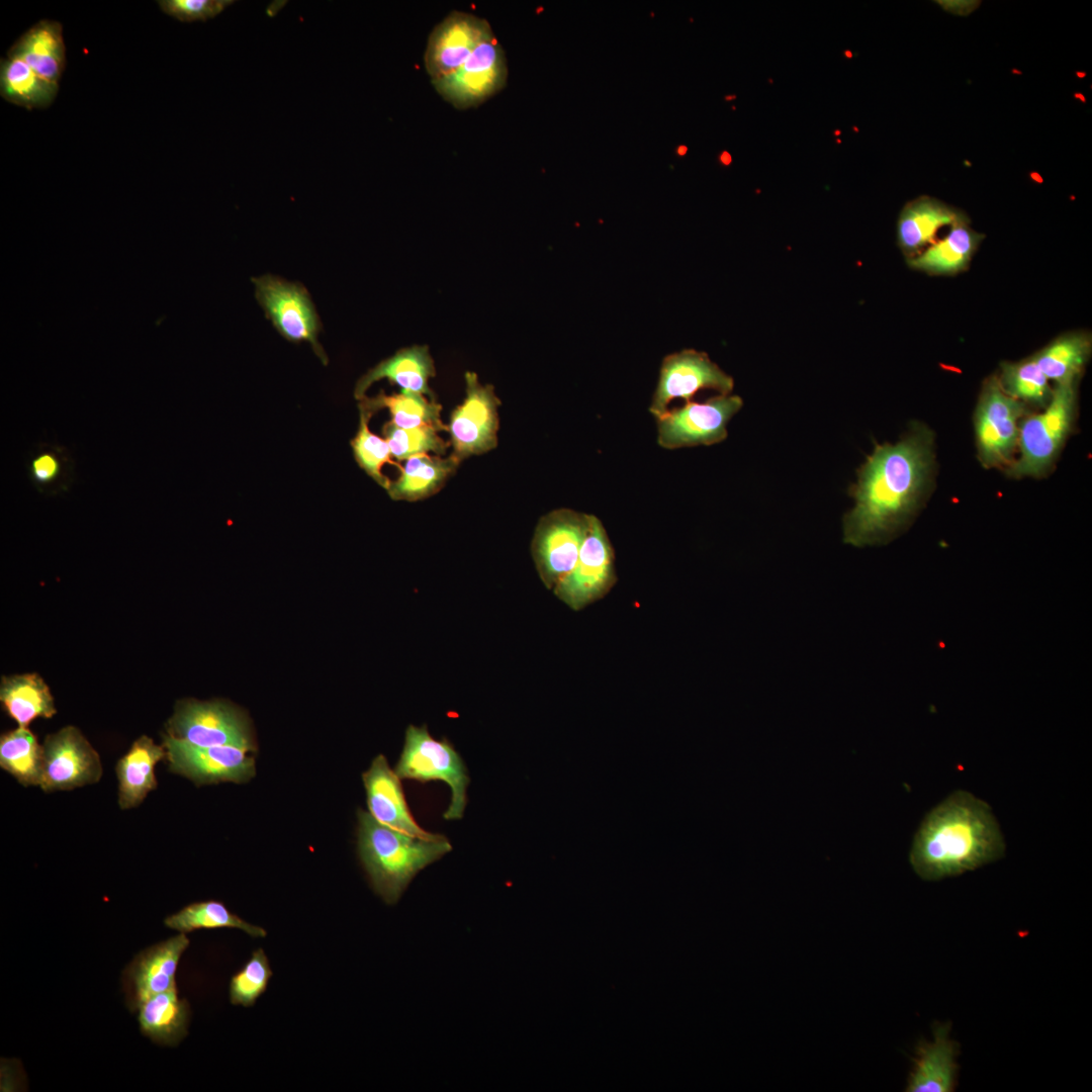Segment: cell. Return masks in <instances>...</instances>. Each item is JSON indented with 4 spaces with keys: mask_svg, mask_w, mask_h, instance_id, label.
I'll use <instances>...</instances> for the list:
<instances>
[{
    "mask_svg": "<svg viewBox=\"0 0 1092 1092\" xmlns=\"http://www.w3.org/2000/svg\"><path fill=\"white\" fill-rule=\"evenodd\" d=\"M934 463L933 433L920 423L895 444H876L849 487L855 503L842 520L844 543L882 545L904 532L929 492Z\"/></svg>",
    "mask_w": 1092,
    "mask_h": 1092,
    "instance_id": "6da1fadb",
    "label": "cell"
},
{
    "mask_svg": "<svg viewBox=\"0 0 1092 1092\" xmlns=\"http://www.w3.org/2000/svg\"><path fill=\"white\" fill-rule=\"evenodd\" d=\"M1005 848L991 807L970 792L957 790L921 821L909 861L922 880L938 881L995 861Z\"/></svg>",
    "mask_w": 1092,
    "mask_h": 1092,
    "instance_id": "7a4b0ae2",
    "label": "cell"
},
{
    "mask_svg": "<svg viewBox=\"0 0 1092 1092\" xmlns=\"http://www.w3.org/2000/svg\"><path fill=\"white\" fill-rule=\"evenodd\" d=\"M452 850L443 836H411L358 811V854L374 892L386 904H395L413 879L427 866Z\"/></svg>",
    "mask_w": 1092,
    "mask_h": 1092,
    "instance_id": "3957f363",
    "label": "cell"
},
{
    "mask_svg": "<svg viewBox=\"0 0 1092 1092\" xmlns=\"http://www.w3.org/2000/svg\"><path fill=\"white\" fill-rule=\"evenodd\" d=\"M1076 382L1056 385L1049 404L1039 414L1025 416L1019 425V454L1005 468L1013 478L1048 474L1076 420Z\"/></svg>",
    "mask_w": 1092,
    "mask_h": 1092,
    "instance_id": "277c9868",
    "label": "cell"
},
{
    "mask_svg": "<svg viewBox=\"0 0 1092 1092\" xmlns=\"http://www.w3.org/2000/svg\"><path fill=\"white\" fill-rule=\"evenodd\" d=\"M394 772L400 780L447 783L452 796L443 817L446 820L463 817L467 804L466 789L470 782L465 763L447 739H434L426 725L407 727Z\"/></svg>",
    "mask_w": 1092,
    "mask_h": 1092,
    "instance_id": "5b68a950",
    "label": "cell"
},
{
    "mask_svg": "<svg viewBox=\"0 0 1092 1092\" xmlns=\"http://www.w3.org/2000/svg\"><path fill=\"white\" fill-rule=\"evenodd\" d=\"M1026 404L1008 395L998 377L983 384L974 417L978 459L985 468H1006L1014 459Z\"/></svg>",
    "mask_w": 1092,
    "mask_h": 1092,
    "instance_id": "8992f818",
    "label": "cell"
},
{
    "mask_svg": "<svg viewBox=\"0 0 1092 1092\" xmlns=\"http://www.w3.org/2000/svg\"><path fill=\"white\" fill-rule=\"evenodd\" d=\"M168 732L172 737L197 746L233 745L256 751L246 714L221 701L179 702L168 722Z\"/></svg>",
    "mask_w": 1092,
    "mask_h": 1092,
    "instance_id": "52a82bcc",
    "label": "cell"
},
{
    "mask_svg": "<svg viewBox=\"0 0 1092 1092\" xmlns=\"http://www.w3.org/2000/svg\"><path fill=\"white\" fill-rule=\"evenodd\" d=\"M252 282L256 299L278 333L290 342H308L327 365L329 358L317 340L321 321L306 288L270 274L253 278Z\"/></svg>",
    "mask_w": 1092,
    "mask_h": 1092,
    "instance_id": "ba28073f",
    "label": "cell"
},
{
    "mask_svg": "<svg viewBox=\"0 0 1092 1092\" xmlns=\"http://www.w3.org/2000/svg\"><path fill=\"white\" fill-rule=\"evenodd\" d=\"M590 515L557 509L540 518L531 544L539 577L547 589L573 568L589 529Z\"/></svg>",
    "mask_w": 1092,
    "mask_h": 1092,
    "instance_id": "9c48e42d",
    "label": "cell"
},
{
    "mask_svg": "<svg viewBox=\"0 0 1092 1092\" xmlns=\"http://www.w3.org/2000/svg\"><path fill=\"white\" fill-rule=\"evenodd\" d=\"M738 395L719 394L703 402L688 401L656 418L657 441L666 449L713 445L724 441L727 424L739 412Z\"/></svg>",
    "mask_w": 1092,
    "mask_h": 1092,
    "instance_id": "30bf717a",
    "label": "cell"
},
{
    "mask_svg": "<svg viewBox=\"0 0 1092 1092\" xmlns=\"http://www.w3.org/2000/svg\"><path fill=\"white\" fill-rule=\"evenodd\" d=\"M616 582L614 549L600 519L590 515L578 558L553 593L571 610L579 611L603 599Z\"/></svg>",
    "mask_w": 1092,
    "mask_h": 1092,
    "instance_id": "8fae6325",
    "label": "cell"
},
{
    "mask_svg": "<svg viewBox=\"0 0 1092 1092\" xmlns=\"http://www.w3.org/2000/svg\"><path fill=\"white\" fill-rule=\"evenodd\" d=\"M465 397L450 415L448 432L451 455L459 462L486 453L497 445L500 400L490 384H481L474 372L467 371Z\"/></svg>",
    "mask_w": 1092,
    "mask_h": 1092,
    "instance_id": "7c38bea8",
    "label": "cell"
},
{
    "mask_svg": "<svg viewBox=\"0 0 1092 1092\" xmlns=\"http://www.w3.org/2000/svg\"><path fill=\"white\" fill-rule=\"evenodd\" d=\"M163 746L169 768L196 786L233 782L246 783L256 775L255 759L248 750L233 745L197 746L170 735Z\"/></svg>",
    "mask_w": 1092,
    "mask_h": 1092,
    "instance_id": "4fadbf2b",
    "label": "cell"
},
{
    "mask_svg": "<svg viewBox=\"0 0 1092 1092\" xmlns=\"http://www.w3.org/2000/svg\"><path fill=\"white\" fill-rule=\"evenodd\" d=\"M733 386V378L706 353L686 349L663 359L649 412L656 419L667 412L668 403L675 398L691 401L692 396L702 389L730 394Z\"/></svg>",
    "mask_w": 1092,
    "mask_h": 1092,
    "instance_id": "5bb4252c",
    "label": "cell"
},
{
    "mask_svg": "<svg viewBox=\"0 0 1092 1092\" xmlns=\"http://www.w3.org/2000/svg\"><path fill=\"white\" fill-rule=\"evenodd\" d=\"M508 68L502 46L491 34L453 74L433 82L437 92L458 109L476 106L506 84Z\"/></svg>",
    "mask_w": 1092,
    "mask_h": 1092,
    "instance_id": "9a60e30c",
    "label": "cell"
},
{
    "mask_svg": "<svg viewBox=\"0 0 1092 1092\" xmlns=\"http://www.w3.org/2000/svg\"><path fill=\"white\" fill-rule=\"evenodd\" d=\"M41 748L40 788L46 792L94 784L102 776L98 753L76 727L48 735Z\"/></svg>",
    "mask_w": 1092,
    "mask_h": 1092,
    "instance_id": "2e32d148",
    "label": "cell"
},
{
    "mask_svg": "<svg viewBox=\"0 0 1092 1092\" xmlns=\"http://www.w3.org/2000/svg\"><path fill=\"white\" fill-rule=\"evenodd\" d=\"M491 34L493 31L485 19L467 12L449 13L428 38L425 66L432 83L457 71Z\"/></svg>",
    "mask_w": 1092,
    "mask_h": 1092,
    "instance_id": "e0dca14e",
    "label": "cell"
},
{
    "mask_svg": "<svg viewBox=\"0 0 1092 1092\" xmlns=\"http://www.w3.org/2000/svg\"><path fill=\"white\" fill-rule=\"evenodd\" d=\"M190 940L186 933L172 936L140 951L125 967L122 978L130 1009L149 997L176 987V971Z\"/></svg>",
    "mask_w": 1092,
    "mask_h": 1092,
    "instance_id": "ac0fdd59",
    "label": "cell"
},
{
    "mask_svg": "<svg viewBox=\"0 0 1092 1092\" xmlns=\"http://www.w3.org/2000/svg\"><path fill=\"white\" fill-rule=\"evenodd\" d=\"M369 813L380 823L411 836L440 839L444 835L422 829L412 816L404 798L400 779L384 755H377L362 775Z\"/></svg>",
    "mask_w": 1092,
    "mask_h": 1092,
    "instance_id": "d6986e66",
    "label": "cell"
},
{
    "mask_svg": "<svg viewBox=\"0 0 1092 1092\" xmlns=\"http://www.w3.org/2000/svg\"><path fill=\"white\" fill-rule=\"evenodd\" d=\"M950 1023L932 1025L933 1040H920L905 1091L952 1092L957 1086L960 1044L949 1037Z\"/></svg>",
    "mask_w": 1092,
    "mask_h": 1092,
    "instance_id": "ffe728a7",
    "label": "cell"
},
{
    "mask_svg": "<svg viewBox=\"0 0 1092 1092\" xmlns=\"http://www.w3.org/2000/svg\"><path fill=\"white\" fill-rule=\"evenodd\" d=\"M436 375L434 360L428 346H411L398 350L392 356L370 368L356 382L354 397L358 400L366 396L368 388L376 381L387 379L396 384L401 391L426 394L435 399L429 381Z\"/></svg>",
    "mask_w": 1092,
    "mask_h": 1092,
    "instance_id": "44dd1931",
    "label": "cell"
},
{
    "mask_svg": "<svg viewBox=\"0 0 1092 1092\" xmlns=\"http://www.w3.org/2000/svg\"><path fill=\"white\" fill-rule=\"evenodd\" d=\"M967 215L944 202L929 196L909 201L901 210L897 223V239L902 251L909 257L931 243L938 230L951 225Z\"/></svg>",
    "mask_w": 1092,
    "mask_h": 1092,
    "instance_id": "7402d4cb",
    "label": "cell"
},
{
    "mask_svg": "<svg viewBox=\"0 0 1092 1092\" xmlns=\"http://www.w3.org/2000/svg\"><path fill=\"white\" fill-rule=\"evenodd\" d=\"M62 25L40 20L24 32L7 55L23 60L40 78L59 85L66 64Z\"/></svg>",
    "mask_w": 1092,
    "mask_h": 1092,
    "instance_id": "603a6c76",
    "label": "cell"
},
{
    "mask_svg": "<svg viewBox=\"0 0 1092 1092\" xmlns=\"http://www.w3.org/2000/svg\"><path fill=\"white\" fill-rule=\"evenodd\" d=\"M166 756L164 746L152 738L141 736L117 761L118 804L121 809L140 805L158 786L155 765Z\"/></svg>",
    "mask_w": 1092,
    "mask_h": 1092,
    "instance_id": "cb8c5ba5",
    "label": "cell"
},
{
    "mask_svg": "<svg viewBox=\"0 0 1092 1092\" xmlns=\"http://www.w3.org/2000/svg\"><path fill=\"white\" fill-rule=\"evenodd\" d=\"M136 1010L141 1032L155 1043L175 1046L188 1033L190 1007L177 988L149 997Z\"/></svg>",
    "mask_w": 1092,
    "mask_h": 1092,
    "instance_id": "d4e9b609",
    "label": "cell"
},
{
    "mask_svg": "<svg viewBox=\"0 0 1092 1092\" xmlns=\"http://www.w3.org/2000/svg\"><path fill=\"white\" fill-rule=\"evenodd\" d=\"M459 464L451 454L446 458L429 454L413 456L405 460L399 476L391 480L387 493L393 500L417 502L427 498L444 487Z\"/></svg>",
    "mask_w": 1092,
    "mask_h": 1092,
    "instance_id": "484cf974",
    "label": "cell"
},
{
    "mask_svg": "<svg viewBox=\"0 0 1092 1092\" xmlns=\"http://www.w3.org/2000/svg\"><path fill=\"white\" fill-rule=\"evenodd\" d=\"M982 239L983 235L971 229L968 219L958 220L942 240L907 262L911 268L926 273L953 274L968 266Z\"/></svg>",
    "mask_w": 1092,
    "mask_h": 1092,
    "instance_id": "4316f807",
    "label": "cell"
},
{
    "mask_svg": "<svg viewBox=\"0 0 1092 1092\" xmlns=\"http://www.w3.org/2000/svg\"><path fill=\"white\" fill-rule=\"evenodd\" d=\"M0 700L19 727H27L36 718H51L57 712L50 689L37 673L3 676Z\"/></svg>",
    "mask_w": 1092,
    "mask_h": 1092,
    "instance_id": "83f0119b",
    "label": "cell"
},
{
    "mask_svg": "<svg viewBox=\"0 0 1092 1092\" xmlns=\"http://www.w3.org/2000/svg\"><path fill=\"white\" fill-rule=\"evenodd\" d=\"M358 406L372 416L387 408L390 422L399 428L433 427L440 432H448V426L441 420V404L436 399L429 400L424 394L401 390L399 393L386 394L381 390L373 397L360 399Z\"/></svg>",
    "mask_w": 1092,
    "mask_h": 1092,
    "instance_id": "f1b7e54d",
    "label": "cell"
},
{
    "mask_svg": "<svg viewBox=\"0 0 1092 1092\" xmlns=\"http://www.w3.org/2000/svg\"><path fill=\"white\" fill-rule=\"evenodd\" d=\"M58 90V84L40 78L23 60L11 55L1 60L0 93L8 102L27 109L44 108Z\"/></svg>",
    "mask_w": 1092,
    "mask_h": 1092,
    "instance_id": "f546056e",
    "label": "cell"
},
{
    "mask_svg": "<svg viewBox=\"0 0 1092 1092\" xmlns=\"http://www.w3.org/2000/svg\"><path fill=\"white\" fill-rule=\"evenodd\" d=\"M1090 353V336L1071 333L1057 338L1033 357L1045 377L1061 385L1076 382Z\"/></svg>",
    "mask_w": 1092,
    "mask_h": 1092,
    "instance_id": "4dcf8cb0",
    "label": "cell"
},
{
    "mask_svg": "<svg viewBox=\"0 0 1092 1092\" xmlns=\"http://www.w3.org/2000/svg\"><path fill=\"white\" fill-rule=\"evenodd\" d=\"M164 924L173 930L188 933L197 929L237 928L253 937H265L264 928L251 924L215 900L194 902L167 916Z\"/></svg>",
    "mask_w": 1092,
    "mask_h": 1092,
    "instance_id": "1f68e13d",
    "label": "cell"
},
{
    "mask_svg": "<svg viewBox=\"0 0 1092 1092\" xmlns=\"http://www.w3.org/2000/svg\"><path fill=\"white\" fill-rule=\"evenodd\" d=\"M0 766L24 787H40L42 748L27 727L1 735Z\"/></svg>",
    "mask_w": 1092,
    "mask_h": 1092,
    "instance_id": "d6a6232c",
    "label": "cell"
},
{
    "mask_svg": "<svg viewBox=\"0 0 1092 1092\" xmlns=\"http://www.w3.org/2000/svg\"><path fill=\"white\" fill-rule=\"evenodd\" d=\"M998 379L1008 395L1026 405L1043 410L1053 395L1054 389L1033 356L1018 362L1002 363Z\"/></svg>",
    "mask_w": 1092,
    "mask_h": 1092,
    "instance_id": "836d02e7",
    "label": "cell"
},
{
    "mask_svg": "<svg viewBox=\"0 0 1092 1092\" xmlns=\"http://www.w3.org/2000/svg\"><path fill=\"white\" fill-rule=\"evenodd\" d=\"M358 407V431L351 440L354 458L368 476L381 487L387 489L391 480L382 473L381 469L385 463H392L389 446L384 438L370 431L368 424L372 415L364 408Z\"/></svg>",
    "mask_w": 1092,
    "mask_h": 1092,
    "instance_id": "e575fe53",
    "label": "cell"
},
{
    "mask_svg": "<svg viewBox=\"0 0 1092 1092\" xmlns=\"http://www.w3.org/2000/svg\"><path fill=\"white\" fill-rule=\"evenodd\" d=\"M438 432L440 431L433 427L403 429L390 421L382 427V435L389 446L391 456L398 461L431 452L443 456L450 443L442 439Z\"/></svg>",
    "mask_w": 1092,
    "mask_h": 1092,
    "instance_id": "d590c367",
    "label": "cell"
},
{
    "mask_svg": "<svg viewBox=\"0 0 1092 1092\" xmlns=\"http://www.w3.org/2000/svg\"><path fill=\"white\" fill-rule=\"evenodd\" d=\"M273 973L265 951L255 949L249 961L230 982V1002L244 1007L253 1006L266 991Z\"/></svg>",
    "mask_w": 1092,
    "mask_h": 1092,
    "instance_id": "8d00e7d4",
    "label": "cell"
},
{
    "mask_svg": "<svg viewBox=\"0 0 1092 1092\" xmlns=\"http://www.w3.org/2000/svg\"><path fill=\"white\" fill-rule=\"evenodd\" d=\"M232 0H160L161 10L183 22L205 21L221 13Z\"/></svg>",
    "mask_w": 1092,
    "mask_h": 1092,
    "instance_id": "74e56055",
    "label": "cell"
},
{
    "mask_svg": "<svg viewBox=\"0 0 1092 1092\" xmlns=\"http://www.w3.org/2000/svg\"><path fill=\"white\" fill-rule=\"evenodd\" d=\"M61 473V460L53 452H40L30 462L29 474L38 485L53 483Z\"/></svg>",
    "mask_w": 1092,
    "mask_h": 1092,
    "instance_id": "f35d334b",
    "label": "cell"
},
{
    "mask_svg": "<svg viewBox=\"0 0 1092 1092\" xmlns=\"http://www.w3.org/2000/svg\"><path fill=\"white\" fill-rule=\"evenodd\" d=\"M686 150H687V149H686L685 147H680V148L678 149V153L682 155V154H685V153H686Z\"/></svg>",
    "mask_w": 1092,
    "mask_h": 1092,
    "instance_id": "ab89813d",
    "label": "cell"
}]
</instances>
